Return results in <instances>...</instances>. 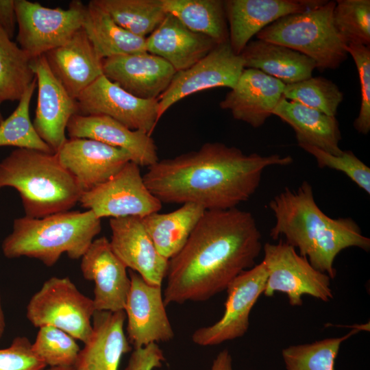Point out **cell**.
Here are the masks:
<instances>
[{"mask_svg": "<svg viewBox=\"0 0 370 370\" xmlns=\"http://www.w3.org/2000/svg\"><path fill=\"white\" fill-rule=\"evenodd\" d=\"M253 214L237 208L206 210L183 247L169 260L165 306L204 301L255 265L262 249Z\"/></svg>", "mask_w": 370, "mask_h": 370, "instance_id": "obj_1", "label": "cell"}, {"mask_svg": "<svg viewBox=\"0 0 370 370\" xmlns=\"http://www.w3.org/2000/svg\"><path fill=\"white\" fill-rule=\"evenodd\" d=\"M293 161L290 156L245 154L221 143H206L196 151L158 160L143 177L162 204L190 203L205 210H223L249 200L265 169Z\"/></svg>", "mask_w": 370, "mask_h": 370, "instance_id": "obj_2", "label": "cell"}, {"mask_svg": "<svg viewBox=\"0 0 370 370\" xmlns=\"http://www.w3.org/2000/svg\"><path fill=\"white\" fill-rule=\"evenodd\" d=\"M275 219L270 236H284L317 270L334 279V262L343 249L355 247L370 249V239L350 217L331 218L317 204L312 186L304 181L297 190L286 188L269 202Z\"/></svg>", "mask_w": 370, "mask_h": 370, "instance_id": "obj_3", "label": "cell"}, {"mask_svg": "<svg viewBox=\"0 0 370 370\" xmlns=\"http://www.w3.org/2000/svg\"><path fill=\"white\" fill-rule=\"evenodd\" d=\"M12 187L21 197L25 216L41 218L70 210L83 193L56 153L16 149L0 162V189Z\"/></svg>", "mask_w": 370, "mask_h": 370, "instance_id": "obj_4", "label": "cell"}, {"mask_svg": "<svg viewBox=\"0 0 370 370\" xmlns=\"http://www.w3.org/2000/svg\"><path fill=\"white\" fill-rule=\"evenodd\" d=\"M101 230V219L90 210L41 218L24 216L14 220L1 249L8 258L28 257L52 267L62 254L73 260L81 258Z\"/></svg>", "mask_w": 370, "mask_h": 370, "instance_id": "obj_5", "label": "cell"}, {"mask_svg": "<svg viewBox=\"0 0 370 370\" xmlns=\"http://www.w3.org/2000/svg\"><path fill=\"white\" fill-rule=\"evenodd\" d=\"M335 5L336 1H327L315 8L283 16L260 30L256 38L308 56L320 71L336 69L348 53L347 44L334 25Z\"/></svg>", "mask_w": 370, "mask_h": 370, "instance_id": "obj_6", "label": "cell"}, {"mask_svg": "<svg viewBox=\"0 0 370 370\" xmlns=\"http://www.w3.org/2000/svg\"><path fill=\"white\" fill-rule=\"evenodd\" d=\"M95 312L92 299L81 293L69 277H51L30 298L26 317L36 328L56 327L84 344L92 334Z\"/></svg>", "mask_w": 370, "mask_h": 370, "instance_id": "obj_7", "label": "cell"}, {"mask_svg": "<svg viewBox=\"0 0 370 370\" xmlns=\"http://www.w3.org/2000/svg\"><path fill=\"white\" fill-rule=\"evenodd\" d=\"M18 46L33 58L67 42L82 27L86 5L72 1L67 9L50 8L38 2L14 0Z\"/></svg>", "mask_w": 370, "mask_h": 370, "instance_id": "obj_8", "label": "cell"}, {"mask_svg": "<svg viewBox=\"0 0 370 370\" xmlns=\"http://www.w3.org/2000/svg\"><path fill=\"white\" fill-rule=\"evenodd\" d=\"M262 249L268 273L264 295L284 293L292 306H301L304 295L323 301L333 298L328 275L314 269L293 247L280 240L265 243Z\"/></svg>", "mask_w": 370, "mask_h": 370, "instance_id": "obj_9", "label": "cell"}, {"mask_svg": "<svg viewBox=\"0 0 370 370\" xmlns=\"http://www.w3.org/2000/svg\"><path fill=\"white\" fill-rule=\"evenodd\" d=\"M79 202L100 219L143 218L162 208V203L146 186L140 166L132 161L104 183L83 192Z\"/></svg>", "mask_w": 370, "mask_h": 370, "instance_id": "obj_10", "label": "cell"}, {"mask_svg": "<svg viewBox=\"0 0 370 370\" xmlns=\"http://www.w3.org/2000/svg\"><path fill=\"white\" fill-rule=\"evenodd\" d=\"M267 275L262 260L234 278L225 289L223 314L214 324L196 330L191 336L193 343L213 346L243 336L249 328L251 310L264 292Z\"/></svg>", "mask_w": 370, "mask_h": 370, "instance_id": "obj_11", "label": "cell"}, {"mask_svg": "<svg viewBox=\"0 0 370 370\" xmlns=\"http://www.w3.org/2000/svg\"><path fill=\"white\" fill-rule=\"evenodd\" d=\"M244 69L243 58L233 52L229 42L217 45L195 64L175 73L158 98V119L173 104L192 94L215 87L232 89Z\"/></svg>", "mask_w": 370, "mask_h": 370, "instance_id": "obj_12", "label": "cell"}, {"mask_svg": "<svg viewBox=\"0 0 370 370\" xmlns=\"http://www.w3.org/2000/svg\"><path fill=\"white\" fill-rule=\"evenodd\" d=\"M77 114L110 116L132 130L151 136L158 119V99H143L127 92L104 75L76 99Z\"/></svg>", "mask_w": 370, "mask_h": 370, "instance_id": "obj_13", "label": "cell"}, {"mask_svg": "<svg viewBox=\"0 0 370 370\" xmlns=\"http://www.w3.org/2000/svg\"><path fill=\"white\" fill-rule=\"evenodd\" d=\"M130 287L124 311L127 338L134 349L151 343L167 342L174 332L166 314L162 286L146 282L130 270Z\"/></svg>", "mask_w": 370, "mask_h": 370, "instance_id": "obj_14", "label": "cell"}, {"mask_svg": "<svg viewBox=\"0 0 370 370\" xmlns=\"http://www.w3.org/2000/svg\"><path fill=\"white\" fill-rule=\"evenodd\" d=\"M38 99L33 121L38 136L56 153L67 140L70 119L77 114V100L69 95L51 71L43 55L34 58Z\"/></svg>", "mask_w": 370, "mask_h": 370, "instance_id": "obj_15", "label": "cell"}, {"mask_svg": "<svg viewBox=\"0 0 370 370\" xmlns=\"http://www.w3.org/2000/svg\"><path fill=\"white\" fill-rule=\"evenodd\" d=\"M127 267L114 253L105 236L95 239L81 258L84 279L95 284V310H124L130 287Z\"/></svg>", "mask_w": 370, "mask_h": 370, "instance_id": "obj_16", "label": "cell"}, {"mask_svg": "<svg viewBox=\"0 0 370 370\" xmlns=\"http://www.w3.org/2000/svg\"><path fill=\"white\" fill-rule=\"evenodd\" d=\"M110 243L116 256L127 268L153 285L162 286L169 260L156 249L138 217L110 219Z\"/></svg>", "mask_w": 370, "mask_h": 370, "instance_id": "obj_17", "label": "cell"}, {"mask_svg": "<svg viewBox=\"0 0 370 370\" xmlns=\"http://www.w3.org/2000/svg\"><path fill=\"white\" fill-rule=\"evenodd\" d=\"M325 0H226L229 43L240 55L251 38L278 19L319 7Z\"/></svg>", "mask_w": 370, "mask_h": 370, "instance_id": "obj_18", "label": "cell"}, {"mask_svg": "<svg viewBox=\"0 0 370 370\" xmlns=\"http://www.w3.org/2000/svg\"><path fill=\"white\" fill-rule=\"evenodd\" d=\"M83 192L104 183L128 162L125 151L90 138H69L56 153Z\"/></svg>", "mask_w": 370, "mask_h": 370, "instance_id": "obj_19", "label": "cell"}, {"mask_svg": "<svg viewBox=\"0 0 370 370\" xmlns=\"http://www.w3.org/2000/svg\"><path fill=\"white\" fill-rule=\"evenodd\" d=\"M103 75L131 95L158 99L176 73L163 58L147 51L103 59Z\"/></svg>", "mask_w": 370, "mask_h": 370, "instance_id": "obj_20", "label": "cell"}, {"mask_svg": "<svg viewBox=\"0 0 370 370\" xmlns=\"http://www.w3.org/2000/svg\"><path fill=\"white\" fill-rule=\"evenodd\" d=\"M285 84L260 70L245 68L235 86L219 103L236 120L254 128L264 125L283 97Z\"/></svg>", "mask_w": 370, "mask_h": 370, "instance_id": "obj_21", "label": "cell"}, {"mask_svg": "<svg viewBox=\"0 0 370 370\" xmlns=\"http://www.w3.org/2000/svg\"><path fill=\"white\" fill-rule=\"evenodd\" d=\"M67 133L70 138L93 139L127 152L131 161L149 167L157 162V147L147 134L132 130L110 116L74 114L69 120Z\"/></svg>", "mask_w": 370, "mask_h": 370, "instance_id": "obj_22", "label": "cell"}, {"mask_svg": "<svg viewBox=\"0 0 370 370\" xmlns=\"http://www.w3.org/2000/svg\"><path fill=\"white\" fill-rule=\"evenodd\" d=\"M43 56L53 75L75 99L103 75V60L82 27L64 44Z\"/></svg>", "mask_w": 370, "mask_h": 370, "instance_id": "obj_23", "label": "cell"}, {"mask_svg": "<svg viewBox=\"0 0 370 370\" xmlns=\"http://www.w3.org/2000/svg\"><path fill=\"white\" fill-rule=\"evenodd\" d=\"M124 310H95L92 332L80 349L73 370H118L122 356L132 351L124 332Z\"/></svg>", "mask_w": 370, "mask_h": 370, "instance_id": "obj_24", "label": "cell"}, {"mask_svg": "<svg viewBox=\"0 0 370 370\" xmlns=\"http://www.w3.org/2000/svg\"><path fill=\"white\" fill-rule=\"evenodd\" d=\"M148 53L168 62L177 71L186 70L208 54L218 44L194 32L167 13L160 25L145 38Z\"/></svg>", "mask_w": 370, "mask_h": 370, "instance_id": "obj_25", "label": "cell"}, {"mask_svg": "<svg viewBox=\"0 0 370 370\" xmlns=\"http://www.w3.org/2000/svg\"><path fill=\"white\" fill-rule=\"evenodd\" d=\"M273 114L288 124L294 130L299 146L317 147L328 153L338 156L341 134L335 116L322 113L284 97Z\"/></svg>", "mask_w": 370, "mask_h": 370, "instance_id": "obj_26", "label": "cell"}, {"mask_svg": "<svg viewBox=\"0 0 370 370\" xmlns=\"http://www.w3.org/2000/svg\"><path fill=\"white\" fill-rule=\"evenodd\" d=\"M244 67L255 69L284 84L312 77L317 68L308 56L285 46L257 39L249 41L240 54Z\"/></svg>", "mask_w": 370, "mask_h": 370, "instance_id": "obj_27", "label": "cell"}, {"mask_svg": "<svg viewBox=\"0 0 370 370\" xmlns=\"http://www.w3.org/2000/svg\"><path fill=\"white\" fill-rule=\"evenodd\" d=\"M82 29L102 60L147 51L145 38L120 27L94 0L86 5Z\"/></svg>", "mask_w": 370, "mask_h": 370, "instance_id": "obj_28", "label": "cell"}, {"mask_svg": "<svg viewBox=\"0 0 370 370\" xmlns=\"http://www.w3.org/2000/svg\"><path fill=\"white\" fill-rule=\"evenodd\" d=\"M205 211L188 203L172 212H156L141 219L158 252L169 260L183 247Z\"/></svg>", "mask_w": 370, "mask_h": 370, "instance_id": "obj_29", "label": "cell"}, {"mask_svg": "<svg viewBox=\"0 0 370 370\" xmlns=\"http://www.w3.org/2000/svg\"><path fill=\"white\" fill-rule=\"evenodd\" d=\"M163 10L190 30L207 36L218 45L229 42V29L222 0H160Z\"/></svg>", "mask_w": 370, "mask_h": 370, "instance_id": "obj_30", "label": "cell"}, {"mask_svg": "<svg viewBox=\"0 0 370 370\" xmlns=\"http://www.w3.org/2000/svg\"><path fill=\"white\" fill-rule=\"evenodd\" d=\"M32 56L0 29V99L19 101L36 75Z\"/></svg>", "mask_w": 370, "mask_h": 370, "instance_id": "obj_31", "label": "cell"}, {"mask_svg": "<svg viewBox=\"0 0 370 370\" xmlns=\"http://www.w3.org/2000/svg\"><path fill=\"white\" fill-rule=\"evenodd\" d=\"M120 27L147 38L163 21L166 12L160 0H94Z\"/></svg>", "mask_w": 370, "mask_h": 370, "instance_id": "obj_32", "label": "cell"}, {"mask_svg": "<svg viewBox=\"0 0 370 370\" xmlns=\"http://www.w3.org/2000/svg\"><path fill=\"white\" fill-rule=\"evenodd\" d=\"M36 87L35 78L18 101L16 108L0 123V147H16L56 153L38 136L30 120L29 106Z\"/></svg>", "mask_w": 370, "mask_h": 370, "instance_id": "obj_33", "label": "cell"}, {"mask_svg": "<svg viewBox=\"0 0 370 370\" xmlns=\"http://www.w3.org/2000/svg\"><path fill=\"white\" fill-rule=\"evenodd\" d=\"M363 328L362 325L356 326L341 337L291 345L284 349L282 356L286 370H335V360L341 343Z\"/></svg>", "mask_w": 370, "mask_h": 370, "instance_id": "obj_34", "label": "cell"}, {"mask_svg": "<svg viewBox=\"0 0 370 370\" xmlns=\"http://www.w3.org/2000/svg\"><path fill=\"white\" fill-rule=\"evenodd\" d=\"M283 97L327 115L335 116L343 99V94L331 80L312 76L285 84Z\"/></svg>", "mask_w": 370, "mask_h": 370, "instance_id": "obj_35", "label": "cell"}, {"mask_svg": "<svg viewBox=\"0 0 370 370\" xmlns=\"http://www.w3.org/2000/svg\"><path fill=\"white\" fill-rule=\"evenodd\" d=\"M32 348L48 367H73L81 349L73 336L51 325L39 328Z\"/></svg>", "mask_w": 370, "mask_h": 370, "instance_id": "obj_36", "label": "cell"}, {"mask_svg": "<svg viewBox=\"0 0 370 370\" xmlns=\"http://www.w3.org/2000/svg\"><path fill=\"white\" fill-rule=\"evenodd\" d=\"M333 20L337 31L347 44L369 46V0L336 1Z\"/></svg>", "mask_w": 370, "mask_h": 370, "instance_id": "obj_37", "label": "cell"}, {"mask_svg": "<svg viewBox=\"0 0 370 370\" xmlns=\"http://www.w3.org/2000/svg\"><path fill=\"white\" fill-rule=\"evenodd\" d=\"M304 151L312 155L320 168H329L345 174L360 188L370 195V168L352 151H343L335 156L317 147L301 145Z\"/></svg>", "mask_w": 370, "mask_h": 370, "instance_id": "obj_38", "label": "cell"}, {"mask_svg": "<svg viewBox=\"0 0 370 370\" xmlns=\"http://www.w3.org/2000/svg\"><path fill=\"white\" fill-rule=\"evenodd\" d=\"M347 51L354 60L360 84V108L354 127L360 134L367 135L370 131V47L348 43Z\"/></svg>", "mask_w": 370, "mask_h": 370, "instance_id": "obj_39", "label": "cell"}, {"mask_svg": "<svg viewBox=\"0 0 370 370\" xmlns=\"http://www.w3.org/2000/svg\"><path fill=\"white\" fill-rule=\"evenodd\" d=\"M32 344L26 336H16L9 347L0 349V370H44L47 366Z\"/></svg>", "mask_w": 370, "mask_h": 370, "instance_id": "obj_40", "label": "cell"}, {"mask_svg": "<svg viewBox=\"0 0 370 370\" xmlns=\"http://www.w3.org/2000/svg\"><path fill=\"white\" fill-rule=\"evenodd\" d=\"M165 361L162 349L157 343L134 349L124 370H153Z\"/></svg>", "mask_w": 370, "mask_h": 370, "instance_id": "obj_41", "label": "cell"}, {"mask_svg": "<svg viewBox=\"0 0 370 370\" xmlns=\"http://www.w3.org/2000/svg\"><path fill=\"white\" fill-rule=\"evenodd\" d=\"M16 25L14 0H0V29L12 39Z\"/></svg>", "mask_w": 370, "mask_h": 370, "instance_id": "obj_42", "label": "cell"}, {"mask_svg": "<svg viewBox=\"0 0 370 370\" xmlns=\"http://www.w3.org/2000/svg\"><path fill=\"white\" fill-rule=\"evenodd\" d=\"M209 370H234L232 358L227 349H223L217 355Z\"/></svg>", "mask_w": 370, "mask_h": 370, "instance_id": "obj_43", "label": "cell"}, {"mask_svg": "<svg viewBox=\"0 0 370 370\" xmlns=\"http://www.w3.org/2000/svg\"><path fill=\"white\" fill-rule=\"evenodd\" d=\"M5 328V321L4 312H3L2 304H1V294H0V340L4 334Z\"/></svg>", "mask_w": 370, "mask_h": 370, "instance_id": "obj_44", "label": "cell"}, {"mask_svg": "<svg viewBox=\"0 0 370 370\" xmlns=\"http://www.w3.org/2000/svg\"><path fill=\"white\" fill-rule=\"evenodd\" d=\"M44 370H73V367H47Z\"/></svg>", "mask_w": 370, "mask_h": 370, "instance_id": "obj_45", "label": "cell"}, {"mask_svg": "<svg viewBox=\"0 0 370 370\" xmlns=\"http://www.w3.org/2000/svg\"><path fill=\"white\" fill-rule=\"evenodd\" d=\"M2 103V101L0 99V106ZM3 121V116H2V114L1 112V110H0V123Z\"/></svg>", "mask_w": 370, "mask_h": 370, "instance_id": "obj_46", "label": "cell"}]
</instances>
